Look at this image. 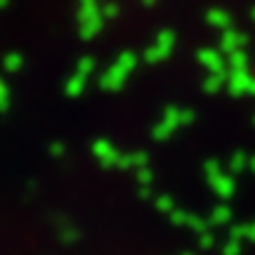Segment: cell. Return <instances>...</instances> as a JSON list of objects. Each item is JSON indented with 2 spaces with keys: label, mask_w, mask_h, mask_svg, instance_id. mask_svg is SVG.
<instances>
[{
  "label": "cell",
  "mask_w": 255,
  "mask_h": 255,
  "mask_svg": "<svg viewBox=\"0 0 255 255\" xmlns=\"http://www.w3.org/2000/svg\"><path fill=\"white\" fill-rule=\"evenodd\" d=\"M208 182L220 199H232V194H234V180H232V177H225V175L218 170L215 163L208 165Z\"/></svg>",
  "instance_id": "6da1fadb"
},
{
  "label": "cell",
  "mask_w": 255,
  "mask_h": 255,
  "mask_svg": "<svg viewBox=\"0 0 255 255\" xmlns=\"http://www.w3.org/2000/svg\"><path fill=\"white\" fill-rule=\"evenodd\" d=\"M137 177H139V182L142 184H151V173H146V170H142Z\"/></svg>",
  "instance_id": "9c48e42d"
},
{
  "label": "cell",
  "mask_w": 255,
  "mask_h": 255,
  "mask_svg": "<svg viewBox=\"0 0 255 255\" xmlns=\"http://www.w3.org/2000/svg\"><path fill=\"white\" fill-rule=\"evenodd\" d=\"M232 168H234V170H241V168H244V161H241V158H234V161H232Z\"/></svg>",
  "instance_id": "30bf717a"
},
{
  "label": "cell",
  "mask_w": 255,
  "mask_h": 255,
  "mask_svg": "<svg viewBox=\"0 0 255 255\" xmlns=\"http://www.w3.org/2000/svg\"><path fill=\"white\" fill-rule=\"evenodd\" d=\"M244 246H241V241L237 239H227L225 244H222V255H241Z\"/></svg>",
  "instance_id": "5b68a950"
},
{
  "label": "cell",
  "mask_w": 255,
  "mask_h": 255,
  "mask_svg": "<svg viewBox=\"0 0 255 255\" xmlns=\"http://www.w3.org/2000/svg\"><path fill=\"white\" fill-rule=\"evenodd\" d=\"M156 208L161 210V213H165V215H170L175 210L173 199H170V196H158V199H156Z\"/></svg>",
  "instance_id": "52a82bcc"
},
{
  "label": "cell",
  "mask_w": 255,
  "mask_h": 255,
  "mask_svg": "<svg viewBox=\"0 0 255 255\" xmlns=\"http://www.w3.org/2000/svg\"><path fill=\"white\" fill-rule=\"evenodd\" d=\"M208 218H199V215H194L189 213L187 215V222H184V227H189L191 232H196V234H203V232H208Z\"/></svg>",
  "instance_id": "277c9868"
},
{
  "label": "cell",
  "mask_w": 255,
  "mask_h": 255,
  "mask_svg": "<svg viewBox=\"0 0 255 255\" xmlns=\"http://www.w3.org/2000/svg\"><path fill=\"white\" fill-rule=\"evenodd\" d=\"M199 246L201 248H213L215 246V234L213 232H203V234H199Z\"/></svg>",
  "instance_id": "ba28073f"
},
{
  "label": "cell",
  "mask_w": 255,
  "mask_h": 255,
  "mask_svg": "<svg viewBox=\"0 0 255 255\" xmlns=\"http://www.w3.org/2000/svg\"><path fill=\"white\" fill-rule=\"evenodd\" d=\"M253 170H255V161H253Z\"/></svg>",
  "instance_id": "7c38bea8"
},
{
  "label": "cell",
  "mask_w": 255,
  "mask_h": 255,
  "mask_svg": "<svg viewBox=\"0 0 255 255\" xmlns=\"http://www.w3.org/2000/svg\"><path fill=\"white\" fill-rule=\"evenodd\" d=\"M59 239H62L64 244H73V241H78V229L66 225V227L59 229Z\"/></svg>",
  "instance_id": "8992f818"
},
{
  "label": "cell",
  "mask_w": 255,
  "mask_h": 255,
  "mask_svg": "<svg viewBox=\"0 0 255 255\" xmlns=\"http://www.w3.org/2000/svg\"><path fill=\"white\" fill-rule=\"evenodd\" d=\"M182 255H196V253H182Z\"/></svg>",
  "instance_id": "8fae6325"
},
{
  "label": "cell",
  "mask_w": 255,
  "mask_h": 255,
  "mask_svg": "<svg viewBox=\"0 0 255 255\" xmlns=\"http://www.w3.org/2000/svg\"><path fill=\"white\" fill-rule=\"evenodd\" d=\"M208 222L210 225H229V222H232V208H229V206H218V208H213Z\"/></svg>",
  "instance_id": "3957f363"
},
{
  "label": "cell",
  "mask_w": 255,
  "mask_h": 255,
  "mask_svg": "<svg viewBox=\"0 0 255 255\" xmlns=\"http://www.w3.org/2000/svg\"><path fill=\"white\" fill-rule=\"evenodd\" d=\"M229 239H237V241H255V222L251 225H234V227L229 229Z\"/></svg>",
  "instance_id": "7a4b0ae2"
}]
</instances>
